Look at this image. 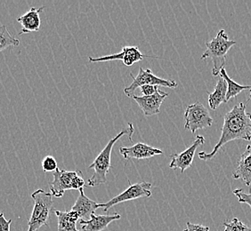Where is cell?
I'll return each instance as SVG.
<instances>
[{"mask_svg":"<svg viewBox=\"0 0 251 231\" xmlns=\"http://www.w3.org/2000/svg\"><path fill=\"white\" fill-rule=\"evenodd\" d=\"M134 132H135L134 125L132 123H128L126 128H124L114 138L109 140L106 146L96 158L95 161L88 166V169L94 170V173H93L91 178L88 179V181H87L88 187H97V186L106 183L107 174L112 167L111 163V157L113 146L118 140L121 139V137H123L125 135L127 136L128 139L132 141V135L134 134Z\"/></svg>","mask_w":251,"mask_h":231,"instance_id":"cell-2","label":"cell"},{"mask_svg":"<svg viewBox=\"0 0 251 231\" xmlns=\"http://www.w3.org/2000/svg\"><path fill=\"white\" fill-rule=\"evenodd\" d=\"M58 219V231H79L77 229V222L79 217L76 212L70 211H54Z\"/></svg>","mask_w":251,"mask_h":231,"instance_id":"cell-18","label":"cell"},{"mask_svg":"<svg viewBox=\"0 0 251 231\" xmlns=\"http://www.w3.org/2000/svg\"><path fill=\"white\" fill-rule=\"evenodd\" d=\"M232 177L235 180L242 179L248 187L251 186V146L248 145L246 150L241 156Z\"/></svg>","mask_w":251,"mask_h":231,"instance_id":"cell-16","label":"cell"},{"mask_svg":"<svg viewBox=\"0 0 251 231\" xmlns=\"http://www.w3.org/2000/svg\"><path fill=\"white\" fill-rule=\"evenodd\" d=\"M121 218V214L117 212L111 215H96L93 213L89 220H79V224L82 231H102L107 229L110 223Z\"/></svg>","mask_w":251,"mask_h":231,"instance_id":"cell-14","label":"cell"},{"mask_svg":"<svg viewBox=\"0 0 251 231\" xmlns=\"http://www.w3.org/2000/svg\"><path fill=\"white\" fill-rule=\"evenodd\" d=\"M130 76L133 78V82L131 83L130 86L126 87L124 89V93L127 97L133 96L134 92L137 88L143 86H147V85L169 87V88H176L177 87V83L174 80H169L162 77H157L150 69H144L143 68L140 67L137 76H134L132 73H130Z\"/></svg>","mask_w":251,"mask_h":231,"instance_id":"cell-7","label":"cell"},{"mask_svg":"<svg viewBox=\"0 0 251 231\" xmlns=\"http://www.w3.org/2000/svg\"><path fill=\"white\" fill-rule=\"evenodd\" d=\"M145 57L159 58L156 56L145 55L144 53H141L140 50L137 46H124L121 50V53L101 56V57H89L88 61L89 63H92L110 62V61H122L124 65L130 67L135 63H138L142 60H144Z\"/></svg>","mask_w":251,"mask_h":231,"instance_id":"cell-9","label":"cell"},{"mask_svg":"<svg viewBox=\"0 0 251 231\" xmlns=\"http://www.w3.org/2000/svg\"><path fill=\"white\" fill-rule=\"evenodd\" d=\"M78 191L79 195L71 210L77 212L79 220H86L87 217L91 216V214L100 208V204L87 198L84 193V188H80Z\"/></svg>","mask_w":251,"mask_h":231,"instance_id":"cell-15","label":"cell"},{"mask_svg":"<svg viewBox=\"0 0 251 231\" xmlns=\"http://www.w3.org/2000/svg\"><path fill=\"white\" fill-rule=\"evenodd\" d=\"M186 229L184 231H209V227L203 226L200 224H193L191 222L186 223Z\"/></svg>","mask_w":251,"mask_h":231,"instance_id":"cell-25","label":"cell"},{"mask_svg":"<svg viewBox=\"0 0 251 231\" xmlns=\"http://www.w3.org/2000/svg\"><path fill=\"white\" fill-rule=\"evenodd\" d=\"M44 9H45V6H40L38 8L31 7L27 13H25V15L17 18L16 21L22 25V29L19 32V35L39 31L41 25L40 14L43 12Z\"/></svg>","mask_w":251,"mask_h":231,"instance_id":"cell-13","label":"cell"},{"mask_svg":"<svg viewBox=\"0 0 251 231\" xmlns=\"http://www.w3.org/2000/svg\"><path fill=\"white\" fill-rule=\"evenodd\" d=\"M151 183H143L131 184L129 183V187L126 189L125 191L121 193L115 198H111L105 204H100V208H102L104 212H107L111 207L116 206L121 203L135 200L141 198H151Z\"/></svg>","mask_w":251,"mask_h":231,"instance_id":"cell-8","label":"cell"},{"mask_svg":"<svg viewBox=\"0 0 251 231\" xmlns=\"http://www.w3.org/2000/svg\"><path fill=\"white\" fill-rule=\"evenodd\" d=\"M184 129L192 134L196 131L206 129L213 125V118L208 109L201 102H195L189 105L184 111Z\"/></svg>","mask_w":251,"mask_h":231,"instance_id":"cell-6","label":"cell"},{"mask_svg":"<svg viewBox=\"0 0 251 231\" xmlns=\"http://www.w3.org/2000/svg\"><path fill=\"white\" fill-rule=\"evenodd\" d=\"M235 41L229 39L225 29L218 31L217 36L211 41L206 42L207 50L202 53L201 59H211L213 76L217 77L220 74L221 69L225 68L227 53L233 46H235Z\"/></svg>","mask_w":251,"mask_h":231,"instance_id":"cell-3","label":"cell"},{"mask_svg":"<svg viewBox=\"0 0 251 231\" xmlns=\"http://www.w3.org/2000/svg\"><path fill=\"white\" fill-rule=\"evenodd\" d=\"M20 41L15 38L5 25L0 26V52L5 49L9 48L10 46H18Z\"/></svg>","mask_w":251,"mask_h":231,"instance_id":"cell-20","label":"cell"},{"mask_svg":"<svg viewBox=\"0 0 251 231\" xmlns=\"http://www.w3.org/2000/svg\"><path fill=\"white\" fill-rule=\"evenodd\" d=\"M42 169L45 173L49 172H55L58 169L57 162L52 156H47L42 160Z\"/></svg>","mask_w":251,"mask_h":231,"instance_id":"cell-22","label":"cell"},{"mask_svg":"<svg viewBox=\"0 0 251 231\" xmlns=\"http://www.w3.org/2000/svg\"><path fill=\"white\" fill-rule=\"evenodd\" d=\"M120 153L122 155L126 161L130 159H151L154 156L163 155V151L160 149L153 148L150 145L145 144L143 142H138L131 147H121Z\"/></svg>","mask_w":251,"mask_h":231,"instance_id":"cell-12","label":"cell"},{"mask_svg":"<svg viewBox=\"0 0 251 231\" xmlns=\"http://www.w3.org/2000/svg\"><path fill=\"white\" fill-rule=\"evenodd\" d=\"M233 195L236 196L239 202L249 205L251 209V190L250 193H245L242 188H237L233 190Z\"/></svg>","mask_w":251,"mask_h":231,"instance_id":"cell-23","label":"cell"},{"mask_svg":"<svg viewBox=\"0 0 251 231\" xmlns=\"http://www.w3.org/2000/svg\"><path fill=\"white\" fill-rule=\"evenodd\" d=\"M85 181L83 179L82 172L77 171H66L57 169L53 172V180L50 183V193L54 198H62L64 193L71 189L85 188Z\"/></svg>","mask_w":251,"mask_h":231,"instance_id":"cell-5","label":"cell"},{"mask_svg":"<svg viewBox=\"0 0 251 231\" xmlns=\"http://www.w3.org/2000/svg\"><path fill=\"white\" fill-rule=\"evenodd\" d=\"M234 140H251V113L247 112L246 105L242 102L225 116L220 139L212 151L210 153L201 151L199 153V158L205 161L214 159L224 145Z\"/></svg>","mask_w":251,"mask_h":231,"instance_id":"cell-1","label":"cell"},{"mask_svg":"<svg viewBox=\"0 0 251 231\" xmlns=\"http://www.w3.org/2000/svg\"><path fill=\"white\" fill-rule=\"evenodd\" d=\"M219 75L227 83L226 102H228L232 98H235L242 91L251 89V86H242V85L235 82L234 80H232V78L228 76L225 68H223L221 69Z\"/></svg>","mask_w":251,"mask_h":231,"instance_id":"cell-19","label":"cell"},{"mask_svg":"<svg viewBox=\"0 0 251 231\" xmlns=\"http://www.w3.org/2000/svg\"><path fill=\"white\" fill-rule=\"evenodd\" d=\"M206 139L201 135H197L193 144L188 147L187 149L182 151L181 153H175L171 157V162L169 164V168L180 169L181 173H184V171L192 166L193 159L195 156V152L200 146L204 144Z\"/></svg>","mask_w":251,"mask_h":231,"instance_id":"cell-10","label":"cell"},{"mask_svg":"<svg viewBox=\"0 0 251 231\" xmlns=\"http://www.w3.org/2000/svg\"><path fill=\"white\" fill-rule=\"evenodd\" d=\"M169 95V92L159 90L157 92H155L153 95L151 96H137L134 94L131 98H133V100L138 104L145 116H150L159 114L161 104Z\"/></svg>","mask_w":251,"mask_h":231,"instance_id":"cell-11","label":"cell"},{"mask_svg":"<svg viewBox=\"0 0 251 231\" xmlns=\"http://www.w3.org/2000/svg\"><path fill=\"white\" fill-rule=\"evenodd\" d=\"M34 200L33 211L28 222V231H39L41 227H49V217L53 211V196L44 189H38L31 194Z\"/></svg>","mask_w":251,"mask_h":231,"instance_id":"cell-4","label":"cell"},{"mask_svg":"<svg viewBox=\"0 0 251 231\" xmlns=\"http://www.w3.org/2000/svg\"><path fill=\"white\" fill-rule=\"evenodd\" d=\"M225 227V231H251V227L244 224L238 218H233L232 220L223 223Z\"/></svg>","mask_w":251,"mask_h":231,"instance_id":"cell-21","label":"cell"},{"mask_svg":"<svg viewBox=\"0 0 251 231\" xmlns=\"http://www.w3.org/2000/svg\"><path fill=\"white\" fill-rule=\"evenodd\" d=\"M12 220H6L4 213L0 212V231H10Z\"/></svg>","mask_w":251,"mask_h":231,"instance_id":"cell-26","label":"cell"},{"mask_svg":"<svg viewBox=\"0 0 251 231\" xmlns=\"http://www.w3.org/2000/svg\"><path fill=\"white\" fill-rule=\"evenodd\" d=\"M159 87L158 86H150V85H147V86H143L140 87L141 92H143L144 96H151V95H153L155 92L159 91Z\"/></svg>","mask_w":251,"mask_h":231,"instance_id":"cell-24","label":"cell"},{"mask_svg":"<svg viewBox=\"0 0 251 231\" xmlns=\"http://www.w3.org/2000/svg\"><path fill=\"white\" fill-rule=\"evenodd\" d=\"M227 83L223 77H219L212 92H208V105L215 111L224 102H226Z\"/></svg>","mask_w":251,"mask_h":231,"instance_id":"cell-17","label":"cell"},{"mask_svg":"<svg viewBox=\"0 0 251 231\" xmlns=\"http://www.w3.org/2000/svg\"><path fill=\"white\" fill-rule=\"evenodd\" d=\"M249 99H250V100H251V92H250V95H249Z\"/></svg>","mask_w":251,"mask_h":231,"instance_id":"cell-27","label":"cell"}]
</instances>
